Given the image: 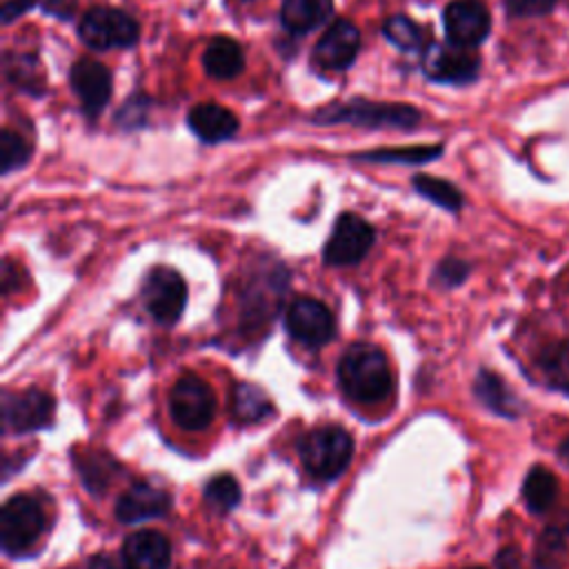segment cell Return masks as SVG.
I'll use <instances>...</instances> for the list:
<instances>
[{"instance_id": "obj_1", "label": "cell", "mask_w": 569, "mask_h": 569, "mask_svg": "<svg viewBox=\"0 0 569 569\" xmlns=\"http://www.w3.org/2000/svg\"><path fill=\"white\" fill-rule=\"evenodd\" d=\"M311 122L320 127L351 124L371 131H413L422 122V111L409 102H387L369 98H349L318 107Z\"/></svg>"}, {"instance_id": "obj_2", "label": "cell", "mask_w": 569, "mask_h": 569, "mask_svg": "<svg viewBox=\"0 0 569 569\" xmlns=\"http://www.w3.org/2000/svg\"><path fill=\"white\" fill-rule=\"evenodd\" d=\"M338 382L356 402L373 405L385 400L391 391V371L385 351L369 342L351 345L338 362Z\"/></svg>"}, {"instance_id": "obj_3", "label": "cell", "mask_w": 569, "mask_h": 569, "mask_svg": "<svg viewBox=\"0 0 569 569\" xmlns=\"http://www.w3.org/2000/svg\"><path fill=\"white\" fill-rule=\"evenodd\" d=\"M78 38L91 51L131 49L140 40L138 20L118 7H91L78 20Z\"/></svg>"}, {"instance_id": "obj_4", "label": "cell", "mask_w": 569, "mask_h": 569, "mask_svg": "<svg viewBox=\"0 0 569 569\" xmlns=\"http://www.w3.org/2000/svg\"><path fill=\"white\" fill-rule=\"evenodd\" d=\"M298 453L305 469L311 476L320 480H331L340 476L351 462L353 440L342 427L325 425L302 436L298 445Z\"/></svg>"}, {"instance_id": "obj_5", "label": "cell", "mask_w": 569, "mask_h": 569, "mask_svg": "<svg viewBox=\"0 0 569 569\" xmlns=\"http://www.w3.org/2000/svg\"><path fill=\"white\" fill-rule=\"evenodd\" d=\"M480 56L473 49L453 42H431L422 53L420 67L427 80L436 84L467 87L480 76Z\"/></svg>"}, {"instance_id": "obj_6", "label": "cell", "mask_w": 569, "mask_h": 569, "mask_svg": "<svg viewBox=\"0 0 569 569\" xmlns=\"http://www.w3.org/2000/svg\"><path fill=\"white\" fill-rule=\"evenodd\" d=\"M44 529V511L36 498L20 493L4 502L0 511V542L7 553L29 549Z\"/></svg>"}, {"instance_id": "obj_7", "label": "cell", "mask_w": 569, "mask_h": 569, "mask_svg": "<svg viewBox=\"0 0 569 569\" xmlns=\"http://www.w3.org/2000/svg\"><path fill=\"white\" fill-rule=\"evenodd\" d=\"M169 409L178 427L187 431H202L213 418L216 396L202 378L184 373L171 387Z\"/></svg>"}, {"instance_id": "obj_8", "label": "cell", "mask_w": 569, "mask_h": 569, "mask_svg": "<svg viewBox=\"0 0 569 569\" xmlns=\"http://www.w3.org/2000/svg\"><path fill=\"white\" fill-rule=\"evenodd\" d=\"M376 229L358 213L345 211L336 218L333 229L327 238L322 258L333 267H349L360 262L373 247Z\"/></svg>"}, {"instance_id": "obj_9", "label": "cell", "mask_w": 569, "mask_h": 569, "mask_svg": "<svg viewBox=\"0 0 569 569\" xmlns=\"http://www.w3.org/2000/svg\"><path fill=\"white\" fill-rule=\"evenodd\" d=\"M69 87L87 120H96L113 96V73L96 58H78L69 69Z\"/></svg>"}, {"instance_id": "obj_10", "label": "cell", "mask_w": 569, "mask_h": 569, "mask_svg": "<svg viewBox=\"0 0 569 569\" xmlns=\"http://www.w3.org/2000/svg\"><path fill=\"white\" fill-rule=\"evenodd\" d=\"M142 302L151 318L160 325L180 320L187 305V282L171 267H156L142 284Z\"/></svg>"}, {"instance_id": "obj_11", "label": "cell", "mask_w": 569, "mask_h": 569, "mask_svg": "<svg viewBox=\"0 0 569 569\" xmlns=\"http://www.w3.org/2000/svg\"><path fill=\"white\" fill-rule=\"evenodd\" d=\"M442 27L449 42L476 49L491 33V13L482 0H451L442 9Z\"/></svg>"}, {"instance_id": "obj_12", "label": "cell", "mask_w": 569, "mask_h": 569, "mask_svg": "<svg viewBox=\"0 0 569 569\" xmlns=\"http://www.w3.org/2000/svg\"><path fill=\"white\" fill-rule=\"evenodd\" d=\"M358 53L360 29L347 18H336L313 44L311 60L325 71H347L356 62Z\"/></svg>"}, {"instance_id": "obj_13", "label": "cell", "mask_w": 569, "mask_h": 569, "mask_svg": "<svg viewBox=\"0 0 569 569\" xmlns=\"http://www.w3.org/2000/svg\"><path fill=\"white\" fill-rule=\"evenodd\" d=\"M289 333L309 347L327 345L336 333V320L329 307L316 298H296L284 313Z\"/></svg>"}, {"instance_id": "obj_14", "label": "cell", "mask_w": 569, "mask_h": 569, "mask_svg": "<svg viewBox=\"0 0 569 569\" xmlns=\"http://www.w3.org/2000/svg\"><path fill=\"white\" fill-rule=\"evenodd\" d=\"M53 398L40 389H24L16 393H4L2 418L4 431L27 433L42 429L51 422Z\"/></svg>"}, {"instance_id": "obj_15", "label": "cell", "mask_w": 569, "mask_h": 569, "mask_svg": "<svg viewBox=\"0 0 569 569\" xmlns=\"http://www.w3.org/2000/svg\"><path fill=\"white\" fill-rule=\"evenodd\" d=\"M189 131L204 144H220L236 138L238 116L220 102H198L187 111Z\"/></svg>"}, {"instance_id": "obj_16", "label": "cell", "mask_w": 569, "mask_h": 569, "mask_svg": "<svg viewBox=\"0 0 569 569\" xmlns=\"http://www.w3.org/2000/svg\"><path fill=\"white\" fill-rule=\"evenodd\" d=\"M171 496L149 482L131 485L116 502V518L124 525L160 518L169 511Z\"/></svg>"}, {"instance_id": "obj_17", "label": "cell", "mask_w": 569, "mask_h": 569, "mask_svg": "<svg viewBox=\"0 0 569 569\" xmlns=\"http://www.w3.org/2000/svg\"><path fill=\"white\" fill-rule=\"evenodd\" d=\"M171 560L169 540L153 529L131 533L122 545L124 569H167Z\"/></svg>"}, {"instance_id": "obj_18", "label": "cell", "mask_w": 569, "mask_h": 569, "mask_svg": "<svg viewBox=\"0 0 569 569\" xmlns=\"http://www.w3.org/2000/svg\"><path fill=\"white\" fill-rule=\"evenodd\" d=\"M4 80L20 93L31 98L47 96V73L36 51H4L2 56Z\"/></svg>"}, {"instance_id": "obj_19", "label": "cell", "mask_w": 569, "mask_h": 569, "mask_svg": "<svg viewBox=\"0 0 569 569\" xmlns=\"http://www.w3.org/2000/svg\"><path fill=\"white\" fill-rule=\"evenodd\" d=\"M202 67L216 80H233L244 71V49L231 36H213L202 51Z\"/></svg>"}, {"instance_id": "obj_20", "label": "cell", "mask_w": 569, "mask_h": 569, "mask_svg": "<svg viewBox=\"0 0 569 569\" xmlns=\"http://www.w3.org/2000/svg\"><path fill=\"white\" fill-rule=\"evenodd\" d=\"M333 16V0H282L280 2V24L293 36H307Z\"/></svg>"}, {"instance_id": "obj_21", "label": "cell", "mask_w": 569, "mask_h": 569, "mask_svg": "<svg viewBox=\"0 0 569 569\" xmlns=\"http://www.w3.org/2000/svg\"><path fill=\"white\" fill-rule=\"evenodd\" d=\"M382 36L387 42H391L396 49L405 53H425L427 47L433 42L431 29L416 22L413 18L405 13H393L382 22Z\"/></svg>"}, {"instance_id": "obj_22", "label": "cell", "mask_w": 569, "mask_h": 569, "mask_svg": "<svg viewBox=\"0 0 569 569\" xmlns=\"http://www.w3.org/2000/svg\"><path fill=\"white\" fill-rule=\"evenodd\" d=\"M445 153V144H413V147H382L353 153L351 160L358 162H380V164H427Z\"/></svg>"}, {"instance_id": "obj_23", "label": "cell", "mask_w": 569, "mask_h": 569, "mask_svg": "<svg viewBox=\"0 0 569 569\" xmlns=\"http://www.w3.org/2000/svg\"><path fill=\"white\" fill-rule=\"evenodd\" d=\"M231 411L238 422H258L271 413V402L260 387L238 382L231 391Z\"/></svg>"}, {"instance_id": "obj_24", "label": "cell", "mask_w": 569, "mask_h": 569, "mask_svg": "<svg viewBox=\"0 0 569 569\" xmlns=\"http://www.w3.org/2000/svg\"><path fill=\"white\" fill-rule=\"evenodd\" d=\"M411 187H413L425 200L433 202V204L440 207V209H447V211H451V213H456V211L462 209L465 198H462L460 189H458L453 182L445 180V178L429 176V173H416V176L411 178Z\"/></svg>"}, {"instance_id": "obj_25", "label": "cell", "mask_w": 569, "mask_h": 569, "mask_svg": "<svg viewBox=\"0 0 569 569\" xmlns=\"http://www.w3.org/2000/svg\"><path fill=\"white\" fill-rule=\"evenodd\" d=\"M522 498L533 513L547 511L558 498V480L545 467H533L522 482Z\"/></svg>"}, {"instance_id": "obj_26", "label": "cell", "mask_w": 569, "mask_h": 569, "mask_svg": "<svg viewBox=\"0 0 569 569\" xmlns=\"http://www.w3.org/2000/svg\"><path fill=\"white\" fill-rule=\"evenodd\" d=\"M473 391L491 411H496L500 416H507V418H513L518 413V405H516L513 393L507 389V385L496 373L482 369L476 376Z\"/></svg>"}, {"instance_id": "obj_27", "label": "cell", "mask_w": 569, "mask_h": 569, "mask_svg": "<svg viewBox=\"0 0 569 569\" xmlns=\"http://www.w3.org/2000/svg\"><path fill=\"white\" fill-rule=\"evenodd\" d=\"M33 158V142L27 140L20 131L4 127L0 131V173L9 176L18 169H24Z\"/></svg>"}, {"instance_id": "obj_28", "label": "cell", "mask_w": 569, "mask_h": 569, "mask_svg": "<svg viewBox=\"0 0 569 569\" xmlns=\"http://www.w3.org/2000/svg\"><path fill=\"white\" fill-rule=\"evenodd\" d=\"M153 100L144 91H133L113 113V122L124 131H138L147 127Z\"/></svg>"}, {"instance_id": "obj_29", "label": "cell", "mask_w": 569, "mask_h": 569, "mask_svg": "<svg viewBox=\"0 0 569 569\" xmlns=\"http://www.w3.org/2000/svg\"><path fill=\"white\" fill-rule=\"evenodd\" d=\"M540 369L549 380V385L569 393V340L549 347L542 353Z\"/></svg>"}, {"instance_id": "obj_30", "label": "cell", "mask_w": 569, "mask_h": 569, "mask_svg": "<svg viewBox=\"0 0 569 569\" xmlns=\"http://www.w3.org/2000/svg\"><path fill=\"white\" fill-rule=\"evenodd\" d=\"M240 485L229 473H220L204 485V498L218 511H231L240 502Z\"/></svg>"}, {"instance_id": "obj_31", "label": "cell", "mask_w": 569, "mask_h": 569, "mask_svg": "<svg viewBox=\"0 0 569 569\" xmlns=\"http://www.w3.org/2000/svg\"><path fill=\"white\" fill-rule=\"evenodd\" d=\"M111 458L109 456H84L82 462H78V469L84 478V485L96 489V487H102L109 482V476H111Z\"/></svg>"}, {"instance_id": "obj_32", "label": "cell", "mask_w": 569, "mask_h": 569, "mask_svg": "<svg viewBox=\"0 0 569 569\" xmlns=\"http://www.w3.org/2000/svg\"><path fill=\"white\" fill-rule=\"evenodd\" d=\"M505 9L513 18H540L556 9L558 0H502Z\"/></svg>"}, {"instance_id": "obj_33", "label": "cell", "mask_w": 569, "mask_h": 569, "mask_svg": "<svg viewBox=\"0 0 569 569\" xmlns=\"http://www.w3.org/2000/svg\"><path fill=\"white\" fill-rule=\"evenodd\" d=\"M467 273H469V264L465 262V260H460V258H445V260H440L438 262V267H436V280L440 282V284H445V287H456V284H460V282H465V278H467Z\"/></svg>"}, {"instance_id": "obj_34", "label": "cell", "mask_w": 569, "mask_h": 569, "mask_svg": "<svg viewBox=\"0 0 569 569\" xmlns=\"http://www.w3.org/2000/svg\"><path fill=\"white\" fill-rule=\"evenodd\" d=\"M78 0H40V11L56 18V20H71L76 16Z\"/></svg>"}, {"instance_id": "obj_35", "label": "cell", "mask_w": 569, "mask_h": 569, "mask_svg": "<svg viewBox=\"0 0 569 569\" xmlns=\"http://www.w3.org/2000/svg\"><path fill=\"white\" fill-rule=\"evenodd\" d=\"M31 9H40V0H4V4L0 9L2 24H11L20 16L29 13Z\"/></svg>"}, {"instance_id": "obj_36", "label": "cell", "mask_w": 569, "mask_h": 569, "mask_svg": "<svg viewBox=\"0 0 569 569\" xmlns=\"http://www.w3.org/2000/svg\"><path fill=\"white\" fill-rule=\"evenodd\" d=\"M496 567L498 569H525V560L520 549L516 547H507L496 556Z\"/></svg>"}, {"instance_id": "obj_37", "label": "cell", "mask_w": 569, "mask_h": 569, "mask_svg": "<svg viewBox=\"0 0 569 569\" xmlns=\"http://www.w3.org/2000/svg\"><path fill=\"white\" fill-rule=\"evenodd\" d=\"M89 569H120V567H118L116 560L109 558V556H96V558L91 560ZM122 569H124V567H122Z\"/></svg>"}, {"instance_id": "obj_38", "label": "cell", "mask_w": 569, "mask_h": 569, "mask_svg": "<svg viewBox=\"0 0 569 569\" xmlns=\"http://www.w3.org/2000/svg\"><path fill=\"white\" fill-rule=\"evenodd\" d=\"M558 453H560V458L569 465V438H567V440H562V445L558 447Z\"/></svg>"}, {"instance_id": "obj_39", "label": "cell", "mask_w": 569, "mask_h": 569, "mask_svg": "<svg viewBox=\"0 0 569 569\" xmlns=\"http://www.w3.org/2000/svg\"><path fill=\"white\" fill-rule=\"evenodd\" d=\"M469 569H482V567H469Z\"/></svg>"}]
</instances>
